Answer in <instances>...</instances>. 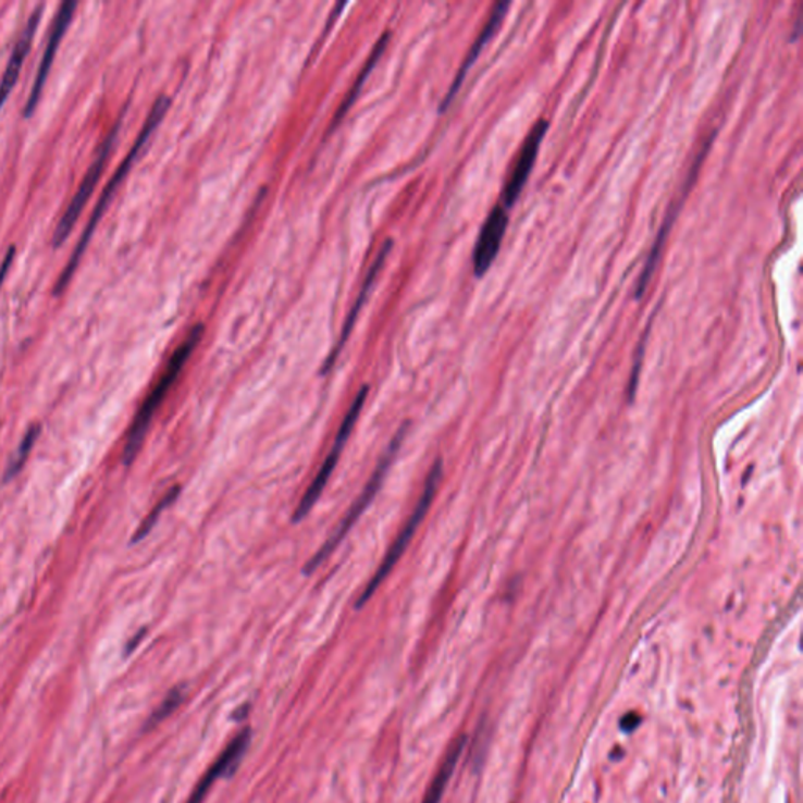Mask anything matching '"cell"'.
Segmentation results:
<instances>
[{
	"mask_svg": "<svg viewBox=\"0 0 803 803\" xmlns=\"http://www.w3.org/2000/svg\"><path fill=\"white\" fill-rule=\"evenodd\" d=\"M442 475L443 461L438 458V460L433 464L432 469H430L428 481L424 483V490H422L421 497H419L418 504H416L413 511H411V517L408 518L407 522H405L400 534L397 535L396 542L391 545L388 553L383 557L382 564L376 568L374 576L369 579L365 590H362L360 596H358L357 603H355V609H361V607L365 606L372 596H374L376 590H379L380 585L383 584V581L388 578V575L393 571V568L396 567V564L399 563L402 554L407 551L408 545H410L411 540H413L416 531H418L419 526H421L422 520H424L425 515H428L433 499H435L436 490H438Z\"/></svg>",
	"mask_w": 803,
	"mask_h": 803,
	"instance_id": "4",
	"label": "cell"
},
{
	"mask_svg": "<svg viewBox=\"0 0 803 803\" xmlns=\"http://www.w3.org/2000/svg\"><path fill=\"white\" fill-rule=\"evenodd\" d=\"M202 333H205V326L201 323L195 325L190 330L186 339L183 341L180 347L174 350L172 358H170L169 365H166L165 371L156 383L155 388L148 394L147 399L141 404L140 410L135 415L133 424L127 430L126 443H124L123 464L126 467L134 464L135 457L140 453L141 444L147 438L149 425H151L152 418L158 413L159 407L162 402L165 400L166 394L173 388L176 383L177 376L183 372L184 366L187 365L188 358L194 354L195 348L200 344Z\"/></svg>",
	"mask_w": 803,
	"mask_h": 803,
	"instance_id": "2",
	"label": "cell"
},
{
	"mask_svg": "<svg viewBox=\"0 0 803 803\" xmlns=\"http://www.w3.org/2000/svg\"><path fill=\"white\" fill-rule=\"evenodd\" d=\"M121 120H123V116L116 121L115 126L110 129L108 137H106L104 140H102V144L99 145L95 161L90 163V166H88L87 173H85L84 180H82L76 195H74L73 200L67 205L62 219L57 223L54 236H52V247L59 248L65 244L70 234L73 233L74 226H76L77 220H79L85 205H87L91 195H94L96 184H98L99 177H101L102 172H104L110 152H112L113 145H115L116 138H119Z\"/></svg>",
	"mask_w": 803,
	"mask_h": 803,
	"instance_id": "6",
	"label": "cell"
},
{
	"mask_svg": "<svg viewBox=\"0 0 803 803\" xmlns=\"http://www.w3.org/2000/svg\"><path fill=\"white\" fill-rule=\"evenodd\" d=\"M145 632L147 631L141 630L140 632H137V635H135L133 641L127 643L126 650H124V652H126V655H129V653H133L134 650L137 648L138 643H140L141 639H144Z\"/></svg>",
	"mask_w": 803,
	"mask_h": 803,
	"instance_id": "21",
	"label": "cell"
},
{
	"mask_svg": "<svg viewBox=\"0 0 803 803\" xmlns=\"http://www.w3.org/2000/svg\"><path fill=\"white\" fill-rule=\"evenodd\" d=\"M170 108V98L161 96L158 101L155 102L152 109L149 110L147 121H145L144 127H141L140 134L135 138L133 148L127 152L126 158L120 163L119 170L113 174L112 180L109 181L108 186L102 190L101 198H99L98 205L95 206L94 214L88 220L87 226H85L84 233H82L79 242L74 247L73 255H71L70 261L65 265V269L60 273L59 280H57L54 287V295H60L66 289L67 284L73 280L74 273L79 268L82 256L87 251L88 244H90L91 237H94L96 228H98L99 222H101L102 215H104L106 209L109 208L110 201H112L113 195L119 190L121 183L124 177L133 169L134 162L137 161L138 156L144 151L145 145L148 144L152 133L158 129L159 124L165 116L166 110Z\"/></svg>",
	"mask_w": 803,
	"mask_h": 803,
	"instance_id": "1",
	"label": "cell"
},
{
	"mask_svg": "<svg viewBox=\"0 0 803 803\" xmlns=\"http://www.w3.org/2000/svg\"><path fill=\"white\" fill-rule=\"evenodd\" d=\"M507 226H509V215L506 209L501 205L495 206L483 223L478 242H475L474 255H472V264H474L478 279H482L495 262L501 244L506 236Z\"/></svg>",
	"mask_w": 803,
	"mask_h": 803,
	"instance_id": "9",
	"label": "cell"
},
{
	"mask_svg": "<svg viewBox=\"0 0 803 803\" xmlns=\"http://www.w3.org/2000/svg\"><path fill=\"white\" fill-rule=\"evenodd\" d=\"M408 428H410V425H408V422H404V424L400 425L399 430H397L396 435H394V438L391 440L390 446L386 447L385 454H383L382 456V460H380V464L376 465L374 474H372V478L369 479L368 485L365 486L361 495L358 496V499L355 501L354 504H351V507L350 509H348L346 517L343 518V521H341V524L337 526L335 531H333V534L329 536V540L323 543L318 553H316L314 556H312L311 559L308 560L307 565H305V575L308 576L314 573V571L318 570V568L321 567V565L325 563V560L329 559L330 556H332L333 551H335L337 546L341 545V542L346 539L348 531L354 528L355 522L358 521V518H360L361 515L365 514L366 509H368L369 507V504L374 501L376 493H379L380 486L383 485V481H385L386 474H388V469L391 465H393L394 458H396L397 453H399L405 436H407Z\"/></svg>",
	"mask_w": 803,
	"mask_h": 803,
	"instance_id": "3",
	"label": "cell"
},
{
	"mask_svg": "<svg viewBox=\"0 0 803 803\" xmlns=\"http://www.w3.org/2000/svg\"><path fill=\"white\" fill-rule=\"evenodd\" d=\"M509 7L510 2H497L495 3V7H493L492 14H490L489 21H486V24L485 26H483L481 34H479V37L475 38L474 42H472L467 59L464 60L460 70L457 71L456 79H454L453 85H450L447 95L444 96L440 112H444V110L453 104V101L454 99H456L458 91H460L461 85H464L465 79H467V74L469 73V70H471L472 65H474L475 60L479 59V55L482 54L483 48H485V46L489 45L490 40L495 37L497 28H499L501 24H503V20L504 17H506V13L507 10H509Z\"/></svg>",
	"mask_w": 803,
	"mask_h": 803,
	"instance_id": "12",
	"label": "cell"
},
{
	"mask_svg": "<svg viewBox=\"0 0 803 803\" xmlns=\"http://www.w3.org/2000/svg\"><path fill=\"white\" fill-rule=\"evenodd\" d=\"M42 16V7L34 10V13L28 17L26 28L21 34L20 40L14 45L12 54H10L9 63H7L5 71H3L2 81H0V112H2L3 106H5L7 99L12 94L14 85L20 79L21 70H23L24 60L30 51L32 41H34L35 34H37L38 26Z\"/></svg>",
	"mask_w": 803,
	"mask_h": 803,
	"instance_id": "13",
	"label": "cell"
},
{
	"mask_svg": "<svg viewBox=\"0 0 803 803\" xmlns=\"http://www.w3.org/2000/svg\"><path fill=\"white\" fill-rule=\"evenodd\" d=\"M639 724H641V717H639L638 714H627V716L623 717V720H621V728H623L625 731H632Z\"/></svg>",
	"mask_w": 803,
	"mask_h": 803,
	"instance_id": "20",
	"label": "cell"
},
{
	"mask_svg": "<svg viewBox=\"0 0 803 803\" xmlns=\"http://www.w3.org/2000/svg\"><path fill=\"white\" fill-rule=\"evenodd\" d=\"M388 42L390 34L388 32H385V34H383L382 37L379 38V41L375 42L374 49H372L368 62H366V65L361 67L357 81H355V84L351 85L350 91H348L346 98H344V102L343 104H341L339 110H337L336 119L335 121H333V124L339 123V121L343 120L344 115H346V113L348 112V109L354 106L355 99H357V96L360 95L362 85H365V82L368 81L369 76H371L372 70H374L376 62H379L380 60V57L385 54L386 48H388Z\"/></svg>",
	"mask_w": 803,
	"mask_h": 803,
	"instance_id": "15",
	"label": "cell"
},
{
	"mask_svg": "<svg viewBox=\"0 0 803 803\" xmlns=\"http://www.w3.org/2000/svg\"><path fill=\"white\" fill-rule=\"evenodd\" d=\"M40 432L41 425L38 424H34L27 430L26 435H24V438L21 440L20 446H17L16 453L13 454L9 467H7L3 482L12 481V479L20 474L21 469L26 465L28 456H30L32 449H34L35 442H37L38 436H40Z\"/></svg>",
	"mask_w": 803,
	"mask_h": 803,
	"instance_id": "16",
	"label": "cell"
},
{
	"mask_svg": "<svg viewBox=\"0 0 803 803\" xmlns=\"http://www.w3.org/2000/svg\"><path fill=\"white\" fill-rule=\"evenodd\" d=\"M368 385L362 386V388L358 391L354 404L348 408L346 418H344L343 424H341L339 432H337L332 450H330V454L326 456L325 461H323L321 469H319L318 474H316L314 481H312L311 485L308 486L307 492H305L304 497H301L300 503H298L297 509L294 511L293 522L304 521L305 518L308 517L309 511L312 510V507L316 506V503L321 499L323 490H325L326 483H329L333 471H335L337 461H339L341 453H343L348 438H350L351 430H354L358 418H360L362 407H365V402L368 399Z\"/></svg>",
	"mask_w": 803,
	"mask_h": 803,
	"instance_id": "5",
	"label": "cell"
},
{
	"mask_svg": "<svg viewBox=\"0 0 803 803\" xmlns=\"http://www.w3.org/2000/svg\"><path fill=\"white\" fill-rule=\"evenodd\" d=\"M180 493H181V486L174 485L173 489L170 490V492L166 493V495L163 496L161 501H159L158 506H156L155 509L149 511L148 517L145 518L144 522H141L140 526H138V529L137 531H135L133 540H131V543H133V545H137V543H140L141 540L147 539V536L149 535V532H151L152 528H155L156 522H158L159 518H161L163 510H165L166 507L172 506L174 501L177 499V496H180Z\"/></svg>",
	"mask_w": 803,
	"mask_h": 803,
	"instance_id": "17",
	"label": "cell"
},
{
	"mask_svg": "<svg viewBox=\"0 0 803 803\" xmlns=\"http://www.w3.org/2000/svg\"><path fill=\"white\" fill-rule=\"evenodd\" d=\"M76 2H63L62 5L57 10L54 23H52L51 32H49L48 45H46L45 54H42L40 66H38L37 76H35L34 85H32L30 95H28L26 101V108L23 110L24 119H30L34 115L35 110L38 108L40 102L42 88H45L46 81H48L49 73H51L52 63H54L57 49H59L60 42L65 37L67 27H70L71 21H73L74 13H76Z\"/></svg>",
	"mask_w": 803,
	"mask_h": 803,
	"instance_id": "7",
	"label": "cell"
},
{
	"mask_svg": "<svg viewBox=\"0 0 803 803\" xmlns=\"http://www.w3.org/2000/svg\"><path fill=\"white\" fill-rule=\"evenodd\" d=\"M467 741V737H458L456 741L450 744L446 756H444V762L442 766H440L438 773H436L435 778H433L432 783H430L428 792H425L424 801H422V803L442 802L444 791H446L447 783H449L450 777H453L454 770H456L458 759H460L461 753H464Z\"/></svg>",
	"mask_w": 803,
	"mask_h": 803,
	"instance_id": "14",
	"label": "cell"
},
{
	"mask_svg": "<svg viewBox=\"0 0 803 803\" xmlns=\"http://www.w3.org/2000/svg\"><path fill=\"white\" fill-rule=\"evenodd\" d=\"M549 123L546 120H539L526 135L524 144L520 149L517 162H515L514 170H511L509 180H507L506 187H504L503 194V208L509 209L520 198L522 188L528 183L529 174L534 169L536 156H539L540 145H542L543 138L548 133Z\"/></svg>",
	"mask_w": 803,
	"mask_h": 803,
	"instance_id": "8",
	"label": "cell"
},
{
	"mask_svg": "<svg viewBox=\"0 0 803 803\" xmlns=\"http://www.w3.org/2000/svg\"><path fill=\"white\" fill-rule=\"evenodd\" d=\"M391 248H393V240H386L385 244H383V247L380 248L375 261L372 262L371 269H369L368 275H366L365 282H362L360 294H358V298L357 300H355V305L354 307H351L350 312H348L346 322H344L343 332H341L339 339H337L336 346L333 347V350L330 351V355L329 357H326L325 362H323L321 371L322 375H326L329 374V372H332L337 357H339L341 351H343L344 346H346L348 337H350L351 332H354L355 323H357L358 316H360L361 309L362 307H365L366 300H368L372 287H374L376 276H379L380 270H382L383 265H385L386 258H388Z\"/></svg>",
	"mask_w": 803,
	"mask_h": 803,
	"instance_id": "11",
	"label": "cell"
},
{
	"mask_svg": "<svg viewBox=\"0 0 803 803\" xmlns=\"http://www.w3.org/2000/svg\"><path fill=\"white\" fill-rule=\"evenodd\" d=\"M251 742V730L245 728L242 730L233 741L230 742L228 748L223 750L222 755L217 758V762L212 764L211 769L202 776L200 783L195 787L192 792L190 799L187 803H202L212 785L219 780L220 777H231L236 773L237 767L244 758L245 752L250 748Z\"/></svg>",
	"mask_w": 803,
	"mask_h": 803,
	"instance_id": "10",
	"label": "cell"
},
{
	"mask_svg": "<svg viewBox=\"0 0 803 803\" xmlns=\"http://www.w3.org/2000/svg\"><path fill=\"white\" fill-rule=\"evenodd\" d=\"M14 255H16V248L10 247L9 251H7L5 258H3L2 264H0V287H2L7 275H9L10 269H12Z\"/></svg>",
	"mask_w": 803,
	"mask_h": 803,
	"instance_id": "19",
	"label": "cell"
},
{
	"mask_svg": "<svg viewBox=\"0 0 803 803\" xmlns=\"http://www.w3.org/2000/svg\"><path fill=\"white\" fill-rule=\"evenodd\" d=\"M186 685H176L172 691L166 694L165 699L162 700L159 708L149 716L148 722L145 724V730H151V728L158 727L163 720L169 719L170 716L180 708L181 703L186 699Z\"/></svg>",
	"mask_w": 803,
	"mask_h": 803,
	"instance_id": "18",
	"label": "cell"
}]
</instances>
